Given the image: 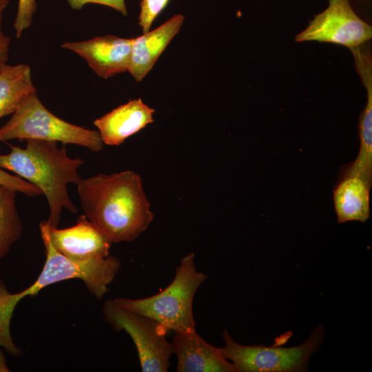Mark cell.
Returning a JSON list of instances; mask_svg holds the SVG:
<instances>
[{"label":"cell","mask_w":372,"mask_h":372,"mask_svg":"<svg viewBox=\"0 0 372 372\" xmlns=\"http://www.w3.org/2000/svg\"><path fill=\"white\" fill-rule=\"evenodd\" d=\"M77 193L84 215L112 243L136 240L154 220L142 178L132 170L83 178Z\"/></svg>","instance_id":"1"},{"label":"cell","mask_w":372,"mask_h":372,"mask_svg":"<svg viewBox=\"0 0 372 372\" xmlns=\"http://www.w3.org/2000/svg\"><path fill=\"white\" fill-rule=\"evenodd\" d=\"M25 148L10 145V152H0V168L37 187L46 198L50 208L47 220L58 227L63 209L76 214L67 186L78 185L83 179L79 168L84 164L80 158L68 156L65 144L59 147L55 141L28 139Z\"/></svg>","instance_id":"2"},{"label":"cell","mask_w":372,"mask_h":372,"mask_svg":"<svg viewBox=\"0 0 372 372\" xmlns=\"http://www.w3.org/2000/svg\"><path fill=\"white\" fill-rule=\"evenodd\" d=\"M207 278L198 271L194 254L181 258L172 282L163 291L149 297L113 299L120 306L148 316L169 331L176 333L196 331L193 300L196 292Z\"/></svg>","instance_id":"3"},{"label":"cell","mask_w":372,"mask_h":372,"mask_svg":"<svg viewBox=\"0 0 372 372\" xmlns=\"http://www.w3.org/2000/svg\"><path fill=\"white\" fill-rule=\"evenodd\" d=\"M12 139L74 144L94 152L104 147L98 130L86 129L56 116L43 105L37 91L27 96L10 118L0 127V141Z\"/></svg>","instance_id":"4"},{"label":"cell","mask_w":372,"mask_h":372,"mask_svg":"<svg viewBox=\"0 0 372 372\" xmlns=\"http://www.w3.org/2000/svg\"><path fill=\"white\" fill-rule=\"evenodd\" d=\"M324 336V329L320 325L311 332L304 343L298 346H250L236 342L225 329L223 333L225 345L220 349L237 372L305 371L311 355L319 349Z\"/></svg>","instance_id":"5"},{"label":"cell","mask_w":372,"mask_h":372,"mask_svg":"<svg viewBox=\"0 0 372 372\" xmlns=\"http://www.w3.org/2000/svg\"><path fill=\"white\" fill-rule=\"evenodd\" d=\"M105 320L117 331H125L132 339L143 372H166L174 353L166 339L169 330L155 320L123 307L114 300L103 307Z\"/></svg>","instance_id":"6"},{"label":"cell","mask_w":372,"mask_h":372,"mask_svg":"<svg viewBox=\"0 0 372 372\" xmlns=\"http://www.w3.org/2000/svg\"><path fill=\"white\" fill-rule=\"evenodd\" d=\"M371 38L372 26L355 12L350 0H328V7L316 14L295 40L331 43L351 49Z\"/></svg>","instance_id":"7"},{"label":"cell","mask_w":372,"mask_h":372,"mask_svg":"<svg viewBox=\"0 0 372 372\" xmlns=\"http://www.w3.org/2000/svg\"><path fill=\"white\" fill-rule=\"evenodd\" d=\"M48 232L54 247L72 260L83 262L110 255L112 242L84 214L68 228L49 225Z\"/></svg>","instance_id":"8"},{"label":"cell","mask_w":372,"mask_h":372,"mask_svg":"<svg viewBox=\"0 0 372 372\" xmlns=\"http://www.w3.org/2000/svg\"><path fill=\"white\" fill-rule=\"evenodd\" d=\"M132 43V39L105 35L66 42L62 48L81 56L98 76L107 79L128 70Z\"/></svg>","instance_id":"9"},{"label":"cell","mask_w":372,"mask_h":372,"mask_svg":"<svg viewBox=\"0 0 372 372\" xmlns=\"http://www.w3.org/2000/svg\"><path fill=\"white\" fill-rule=\"evenodd\" d=\"M172 344L178 372H237L220 348L207 342L196 331L176 333Z\"/></svg>","instance_id":"10"},{"label":"cell","mask_w":372,"mask_h":372,"mask_svg":"<svg viewBox=\"0 0 372 372\" xmlns=\"http://www.w3.org/2000/svg\"><path fill=\"white\" fill-rule=\"evenodd\" d=\"M154 109L139 98L130 100L96 118L94 125L104 145L118 146L154 122Z\"/></svg>","instance_id":"11"},{"label":"cell","mask_w":372,"mask_h":372,"mask_svg":"<svg viewBox=\"0 0 372 372\" xmlns=\"http://www.w3.org/2000/svg\"><path fill=\"white\" fill-rule=\"evenodd\" d=\"M185 17L177 14L153 30L132 39L128 72L137 82L141 81L173 38L180 31Z\"/></svg>","instance_id":"12"},{"label":"cell","mask_w":372,"mask_h":372,"mask_svg":"<svg viewBox=\"0 0 372 372\" xmlns=\"http://www.w3.org/2000/svg\"><path fill=\"white\" fill-rule=\"evenodd\" d=\"M356 70L366 90L367 101L360 115L358 130L360 149L355 160L342 170L341 178L358 176L372 184V61L362 59L355 63Z\"/></svg>","instance_id":"13"},{"label":"cell","mask_w":372,"mask_h":372,"mask_svg":"<svg viewBox=\"0 0 372 372\" xmlns=\"http://www.w3.org/2000/svg\"><path fill=\"white\" fill-rule=\"evenodd\" d=\"M371 187L358 176L340 179L333 190L334 208L339 223L353 220L365 223L369 218Z\"/></svg>","instance_id":"14"},{"label":"cell","mask_w":372,"mask_h":372,"mask_svg":"<svg viewBox=\"0 0 372 372\" xmlns=\"http://www.w3.org/2000/svg\"><path fill=\"white\" fill-rule=\"evenodd\" d=\"M34 91L37 90L28 65L0 63V119L12 114L25 98Z\"/></svg>","instance_id":"15"},{"label":"cell","mask_w":372,"mask_h":372,"mask_svg":"<svg viewBox=\"0 0 372 372\" xmlns=\"http://www.w3.org/2000/svg\"><path fill=\"white\" fill-rule=\"evenodd\" d=\"M17 192L0 185V260L21 237L23 223L16 205Z\"/></svg>","instance_id":"16"},{"label":"cell","mask_w":372,"mask_h":372,"mask_svg":"<svg viewBox=\"0 0 372 372\" xmlns=\"http://www.w3.org/2000/svg\"><path fill=\"white\" fill-rule=\"evenodd\" d=\"M8 291L0 280V347H3L10 355L19 356L20 349L14 344L10 333V322L15 309L8 299Z\"/></svg>","instance_id":"17"},{"label":"cell","mask_w":372,"mask_h":372,"mask_svg":"<svg viewBox=\"0 0 372 372\" xmlns=\"http://www.w3.org/2000/svg\"><path fill=\"white\" fill-rule=\"evenodd\" d=\"M169 0H141L138 24L143 33L150 30L151 26Z\"/></svg>","instance_id":"18"},{"label":"cell","mask_w":372,"mask_h":372,"mask_svg":"<svg viewBox=\"0 0 372 372\" xmlns=\"http://www.w3.org/2000/svg\"><path fill=\"white\" fill-rule=\"evenodd\" d=\"M37 8L36 0H19L13 28L17 38L32 24V17Z\"/></svg>","instance_id":"19"},{"label":"cell","mask_w":372,"mask_h":372,"mask_svg":"<svg viewBox=\"0 0 372 372\" xmlns=\"http://www.w3.org/2000/svg\"><path fill=\"white\" fill-rule=\"evenodd\" d=\"M0 185L12 188L17 192L22 193L29 197L43 195L41 191L35 185L16 175L8 173L1 168H0Z\"/></svg>","instance_id":"20"},{"label":"cell","mask_w":372,"mask_h":372,"mask_svg":"<svg viewBox=\"0 0 372 372\" xmlns=\"http://www.w3.org/2000/svg\"><path fill=\"white\" fill-rule=\"evenodd\" d=\"M67 1L73 10H81L87 4L95 3L108 6L124 16L127 14L125 0H67Z\"/></svg>","instance_id":"21"},{"label":"cell","mask_w":372,"mask_h":372,"mask_svg":"<svg viewBox=\"0 0 372 372\" xmlns=\"http://www.w3.org/2000/svg\"><path fill=\"white\" fill-rule=\"evenodd\" d=\"M10 3V0H0V63H5L8 60L10 39L1 30L3 12Z\"/></svg>","instance_id":"22"},{"label":"cell","mask_w":372,"mask_h":372,"mask_svg":"<svg viewBox=\"0 0 372 372\" xmlns=\"http://www.w3.org/2000/svg\"><path fill=\"white\" fill-rule=\"evenodd\" d=\"M9 369L7 363L6 359L1 351H0V372H9Z\"/></svg>","instance_id":"23"}]
</instances>
